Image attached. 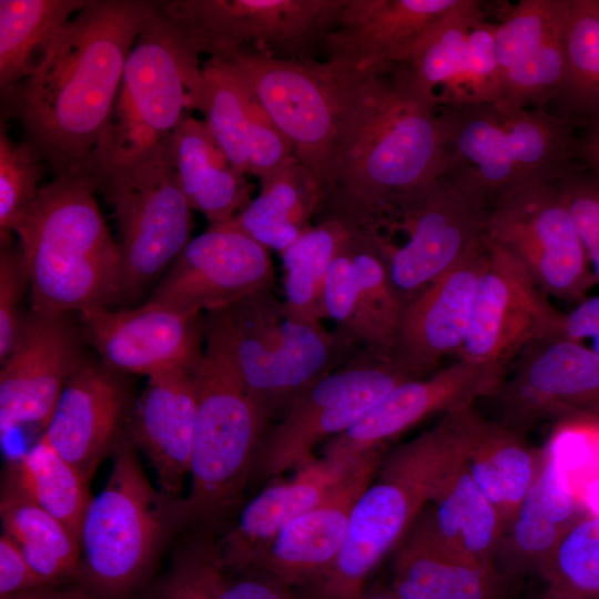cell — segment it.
I'll return each mask as SVG.
<instances>
[{"mask_svg":"<svg viewBox=\"0 0 599 599\" xmlns=\"http://www.w3.org/2000/svg\"><path fill=\"white\" fill-rule=\"evenodd\" d=\"M155 1L89 0L58 32L41 65L1 90L54 176L82 172L103 142L125 61Z\"/></svg>","mask_w":599,"mask_h":599,"instance_id":"1","label":"cell"},{"mask_svg":"<svg viewBox=\"0 0 599 599\" xmlns=\"http://www.w3.org/2000/svg\"><path fill=\"white\" fill-rule=\"evenodd\" d=\"M438 105L392 71L363 78L322 186L321 219L376 230L393 203L444 172Z\"/></svg>","mask_w":599,"mask_h":599,"instance_id":"2","label":"cell"},{"mask_svg":"<svg viewBox=\"0 0 599 599\" xmlns=\"http://www.w3.org/2000/svg\"><path fill=\"white\" fill-rule=\"evenodd\" d=\"M227 308V307H226ZM226 308L206 313L204 349L193 370L196 419L186 497L170 502L171 520L211 526L240 504L270 419L236 367Z\"/></svg>","mask_w":599,"mask_h":599,"instance_id":"3","label":"cell"},{"mask_svg":"<svg viewBox=\"0 0 599 599\" xmlns=\"http://www.w3.org/2000/svg\"><path fill=\"white\" fill-rule=\"evenodd\" d=\"M438 114L441 175L488 211L508 195L581 167L579 125L548 110L497 102L445 104Z\"/></svg>","mask_w":599,"mask_h":599,"instance_id":"4","label":"cell"},{"mask_svg":"<svg viewBox=\"0 0 599 599\" xmlns=\"http://www.w3.org/2000/svg\"><path fill=\"white\" fill-rule=\"evenodd\" d=\"M83 172L43 185L13 229L32 294V309L68 314L116 300L120 253Z\"/></svg>","mask_w":599,"mask_h":599,"instance_id":"5","label":"cell"},{"mask_svg":"<svg viewBox=\"0 0 599 599\" xmlns=\"http://www.w3.org/2000/svg\"><path fill=\"white\" fill-rule=\"evenodd\" d=\"M233 357L251 398L271 420L361 347L293 313L273 287L226 308Z\"/></svg>","mask_w":599,"mask_h":599,"instance_id":"6","label":"cell"},{"mask_svg":"<svg viewBox=\"0 0 599 599\" xmlns=\"http://www.w3.org/2000/svg\"><path fill=\"white\" fill-rule=\"evenodd\" d=\"M167 141L85 172L113 210L120 253L116 300L139 295L191 240L192 210Z\"/></svg>","mask_w":599,"mask_h":599,"instance_id":"7","label":"cell"},{"mask_svg":"<svg viewBox=\"0 0 599 599\" xmlns=\"http://www.w3.org/2000/svg\"><path fill=\"white\" fill-rule=\"evenodd\" d=\"M215 58L286 136L322 190L365 75L328 61L281 59L247 48Z\"/></svg>","mask_w":599,"mask_h":599,"instance_id":"8","label":"cell"},{"mask_svg":"<svg viewBox=\"0 0 599 599\" xmlns=\"http://www.w3.org/2000/svg\"><path fill=\"white\" fill-rule=\"evenodd\" d=\"M162 496L146 478L133 441L119 443L106 484L82 520L80 586L99 599H126L140 587L171 520Z\"/></svg>","mask_w":599,"mask_h":599,"instance_id":"9","label":"cell"},{"mask_svg":"<svg viewBox=\"0 0 599 599\" xmlns=\"http://www.w3.org/2000/svg\"><path fill=\"white\" fill-rule=\"evenodd\" d=\"M436 426L383 459L352 509L347 532L332 567L305 589V599H352L404 538L428 502Z\"/></svg>","mask_w":599,"mask_h":599,"instance_id":"10","label":"cell"},{"mask_svg":"<svg viewBox=\"0 0 599 599\" xmlns=\"http://www.w3.org/2000/svg\"><path fill=\"white\" fill-rule=\"evenodd\" d=\"M199 53L155 1L124 65L100 153L120 158L166 141L187 110Z\"/></svg>","mask_w":599,"mask_h":599,"instance_id":"11","label":"cell"},{"mask_svg":"<svg viewBox=\"0 0 599 599\" xmlns=\"http://www.w3.org/2000/svg\"><path fill=\"white\" fill-rule=\"evenodd\" d=\"M488 214L443 175L393 203L377 242L404 306L485 236Z\"/></svg>","mask_w":599,"mask_h":599,"instance_id":"12","label":"cell"},{"mask_svg":"<svg viewBox=\"0 0 599 599\" xmlns=\"http://www.w3.org/2000/svg\"><path fill=\"white\" fill-rule=\"evenodd\" d=\"M413 379L389 354L361 348L302 393L268 428L252 478H273L312 461L314 448L344 433L399 384Z\"/></svg>","mask_w":599,"mask_h":599,"instance_id":"13","label":"cell"},{"mask_svg":"<svg viewBox=\"0 0 599 599\" xmlns=\"http://www.w3.org/2000/svg\"><path fill=\"white\" fill-rule=\"evenodd\" d=\"M346 0L160 1L166 17L211 58L253 45L274 58L307 60L336 26Z\"/></svg>","mask_w":599,"mask_h":599,"instance_id":"14","label":"cell"},{"mask_svg":"<svg viewBox=\"0 0 599 599\" xmlns=\"http://www.w3.org/2000/svg\"><path fill=\"white\" fill-rule=\"evenodd\" d=\"M486 237L548 295L578 304L598 283L570 209L555 183L520 190L489 211Z\"/></svg>","mask_w":599,"mask_h":599,"instance_id":"15","label":"cell"},{"mask_svg":"<svg viewBox=\"0 0 599 599\" xmlns=\"http://www.w3.org/2000/svg\"><path fill=\"white\" fill-rule=\"evenodd\" d=\"M486 241L487 257L458 359L479 367L498 388L528 346L561 337L566 313L556 308L512 255Z\"/></svg>","mask_w":599,"mask_h":599,"instance_id":"16","label":"cell"},{"mask_svg":"<svg viewBox=\"0 0 599 599\" xmlns=\"http://www.w3.org/2000/svg\"><path fill=\"white\" fill-rule=\"evenodd\" d=\"M496 27L486 19L480 1L460 0L390 71L438 108L500 102Z\"/></svg>","mask_w":599,"mask_h":599,"instance_id":"17","label":"cell"},{"mask_svg":"<svg viewBox=\"0 0 599 599\" xmlns=\"http://www.w3.org/2000/svg\"><path fill=\"white\" fill-rule=\"evenodd\" d=\"M488 398L493 419L520 433L550 419L599 418V353L562 337L539 341Z\"/></svg>","mask_w":599,"mask_h":599,"instance_id":"18","label":"cell"},{"mask_svg":"<svg viewBox=\"0 0 599 599\" xmlns=\"http://www.w3.org/2000/svg\"><path fill=\"white\" fill-rule=\"evenodd\" d=\"M274 285L268 250L223 224L191 238L166 270L150 301L202 314L231 307Z\"/></svg>","mask_w":599,"mask_h":599,"instance_id":"19","label":"cell"},{"mask_svg":"<svg viewBox=\"0 0 599 599\" xmlns=\"http://www.w3.org/2000/svg\"><path fill=\"white\" fill-rule=\"evenodd\" d=\"M68 314L31 309L0 370V432L24 425L45 428L70 377L82 361Z\"/></svg>","mask_w":599,"mask_h":599,"instance_id":"20","label":"cell"},{"mask_svg":"<svg viewBox=\"0 0 599 599\" xmlns=\"http://www.w3.org/2000/svg\"><path fill=\"white\" fill-rule=\"evenodd\" d=\"M83 332L104 364L122 374L152 376L195 368L204 349V317L148 301L132 308L80 313Z\"/></svg>","mask_w":599,"mask_h":599,"instance_id":"21","label":"cell"},{"mask_svg":"<svg viewBox=\"0 0 599 599\" xmlns=\"http://www.w3.org/2000/svg\"><path fill=\"white\" fill-rule=\"evenodd\" d=\"M487 252L484 236L404 306L389 355L410 378L430 376L447 357L458 359Z\"/></svg>","mask_w":599,"mask_h":599,"instance_id":"22","label":"cell"},{"mask_svg":"<svg viewBox=\"0 0 599 599\" xmlns=\"http://www.w3.org/2000/svg\"><path fill=\"white\" fill-rule=\"evenodd\" d=\"M569 0H520L497 23L500 103L548 110L564 77V28Z\"/></svg>","mask_w":599,"mask_h":599,"instance_id":"23","label":"cell"},{"mask_svg":"<svg viewBox=\"0 0 599 599\" xmlns=\"http://www.w3.org/2000/svg\"><path fill=\"white\" fill-rule=\"evenodd\" d=\"M496 388L479 367L457 359L430 376L396 386L344 433L329 439L323 456L359 457L434 414L444 415L490 397Z\"/></svg>","mask_w":599,"mask_h":599,"instance_id":"24","label":"cell"},{"mask_svg":"<svg viewBox=\"0 0 599 599\" xmlns=\"http://www.w3.org/2000/svg\"><path fill=\"white\" fill-rule=\"evenodd\" d=\"M126 408V389L119 373L82 358L41 436L89 484L120 443Z\"/></svg>","mask_w":599,"mask_h":599,"instance_id":"25","label":"cell"},{"mask_svg":"<svg viewBox=\"0 0 599 599\" xmlns=\"http://www.w3.org/2000/svg\"><path fill=\"white\" fill-rule=\"evenodd\" d=\"M460 0H346L324 47L328 62L358 74L389 71Z\"/></svg>","mask_w":599,"mask_h":599,"instance_id":"26","label":"cell"},{"mask_svg":"<svg viewBox=\"0 0 599 599\" xmlns=\"http://www.w3.org/2000/svg\"><path fill=\"white\" fill-rule=\"evenodd\" d=\"M383 459L384 447L367 453L337 490L282 528L253 569L302 591L317 581L336 560L355 501Z\"/></svg>","mask_w":599,"mask_h":599,"instance_id":"27","label":"cell"},{"mask_svg":"<svg viewBox=\"0 0 599 599\" xmlns=\"http://www.w3.org/2000/svg\"><path fill=\"white\" fill-rule=\"evenodd\" d=\"M366 454L356 458L315 457L288 480L264 487L216 541L224 569H253L282 528L337 490Z\"/></svg>","mask_w":599,"mask_h":599,"instance_id":"28","label":"cell"},{"mask_svg":"<svg viewBox=\"0 0 599 599\" xmlns=\"http://www.w3.org/2000/svg\"><path fill=\"white\" fill-rule=\"evenodd\" d=\"M436 426L428 502L418 518L447 544L496 569L505 525L470 477L446 414Z\"/></svg>","mask_w":599,"mask_h":599,"instance_id":"29","label":"cell"},{"mask_svg":"<svg viewBox=\"0 0 599 599\" xmlns=\"http://www.w3.org/2000/svg\"><path fill=\"white\" fill-rule=\"evenodd\" d=\"M474 404L446 415L470 477L506 530L537 475L542 450L522 433L479 414Z\"/></svg>","mask_w":599,"mask_h":599,"instance_id":"30","label":"cell"},{"mask_svg":"<svg viewBox=\"0 0 599 599\" xmlns=\"http://www.w3.org/2000/svg\"><path fill=\"white\" fill-rule=\"evenodd\" d=\"M194 368L148 377L133 415L132 441L152 465L162 495L171 499L190 475L196 419Z\"/></svg>","mask_w":599,"mask_h":599,"instance_id":"31","label":"cell"},{"mask_svg":"<svg viewBox=\"0 0 599 599\" xmlns=\"http://www.w3.org/2000/svg\"><path fill=\"white\" fill-rule=\"evenodd\" d=\"M582 512L567 467L552 444L542 449L537 475L505 530L495 568L505 579L540 571L561 536Z\"/></svg>","mask_w":599,"mask_h":599,"instance_id":"32","label":"cell"},{"mask_svg":"<svg viewBox=\"0 0 599 599\" xmlns=\"http://www.w3.org/2000/svg\"><path fill=\"white\" fill-rule=\"evenodd\" d=\"M505 580L417 517L399 542L390 587L405 599H499Z\"/></svg>","mask_w":599,"mask_h":599,"instance_id":"33","label":"cell"},{"mask_svg":"<svg viewBox=\"0 0 599 599\" xmlns=\"http://www.w3.org/2000/svg\"><path fill=\"white\" fill-rule=\"evenodd\" d=\"M167 145L191 210L210 225L232 220L250 203L252 185L232 167L204 121L186 114Z\"/></svg>","mask_w":599,"mask_h":599,"instance_id":"34","label":"cell"},{"mask_svg":"<svg viewBox=\"0 0 599 599\" xmlns=\"http://www.w3.org/2000/svg\"><path fill=\"white\" fill-rule=\"evenodd\" d=\"M260 182L257 196L222 224L281 253L313 225L321 210L322 190L295 156Z\"/></svg>","mask_w":599,"mask_h":599,"instance_id":"35","label":"cell"},{"mask_svg":"<svg viewBox=\"0 0 599 599\" xmlns=\"http://www.w3.org/2000/svg\"><path fill=\"white\" fill-rule=\"evenodd\" d=\"M0 517L3 534L16 542L47 586L79 580V538L10 483L1 494Z\"/></svg>","mask_w":599,"mask_h":599,"instance_id":"36","label":"cell"},{"mask_svg":"<svg viewBox=\"0 0 599 599\" xmlns=\"http://www.w3.org/2000/svg\"><path fill=\"white\" fill-rule=\"evenodd\" d=\"M89 0H1L0 87L31 75L62 27Z\"/></svg>","mask_w":599,"mask_h":599,"instance_id":"37","label":"cell"},{"mask_svg":"<svg viewBox=\"0 0 599 599\" xmlns=\"http://www.w3.org/2000/svg\"><path fill=\"white\" fill-rule=\"evenodd\" d=\"M548 112L580 129L599 120V0H569L562 87Z\"/></svg>","mask_w":599,"mask_h":599,"instance_id":"38","label":"cell"},{"mask_svg":"<svg viewBox=\"0 0 599 599\" xmlns=\"http://www.w3.org/2000/svg\"><path fill=\"white\" fill-rule=\"evenodd\" d=\"M250 94L227 65L210 58L200 70L187 95V109H197L232 167L247 173Z\"/></svg>","mask_w":599,"mask_h":599,"instance_id":"39","label":"cell"},{"mask_svg":"<svg viewBox=\"0 0 599 599\" xmlns=\"http://www.w3.org/2000/svg\"><path fill=\"white\" fill-rule=\"evenodd\" d=\"M8 483L63 522L80 540L82 520L92 498L89 484L42 436L14 461Z\"/></svg>","mask_w":599,"mask_h":599,"instance_id":"40","label":"cell"},{"mask_svg":"<svg viewBox=\"0 0 599 599\" xmlns=\"http://www.w3.org/2000/svg\"><path fill=\"white\" fill-rule=\"evenodd\" d=\"M351 229L336 219L317 220L281 252L284 302L296 315L322 322L323 293L329 265Z\"/></svg>","mask_w":599,"mask_h":599,"instance_id":"41","label":"cell"},{"mask_svg":"<svg viewBox=\"0 0 599 599\" xmlns=\"http://www.w3.org/2000/svg\"><path fill=\"white\" fill-rule=\"evenodd\" d=\"M539 573L558 599H599V512H583L570 525Z\"/></svg>","mask_w":599,"mask_h":599,"instance_id":"42","label":"cell"},{"mask_svg":"<svg viewBox=\"0 0 599 599\" xmlns=\"http://www.w3.org/2000/svg\"><path fill=\"white\" fill-rule=\"evenodd\" d=\"M347 238L336 252L327 272L323 293L324 317L332 319L336 325L335 331L356 346L389 354L392 339L376 319L357 284L346 247Z\"/></svg>","mask_w":599,"mask_h":599,"instance_id":"43","label":"cell"},{"mask_svg":"<svg viewBox=\"0 0 599 599\" xmlns=\"http://www.w3.org/2000/svg\"><path fill=\"white\" fill-rule=\"evenodd\" d=\"M43 160L30 143L14 142L0 131V242H12L16 224L37 199Z\"/></svg>","mask_w":599,"mask_h":599,"instance_id":"44","label":"cell"},{"mask_svg":"<svg viewBox=\"0 0 599 599\" xmlns=\"http://www.w3.org/2000/svg\"><path fill=\"white\" fill-rule=\"evenodd\" d=\"M224 573L216 541L200 538L176 557L149 599H216Z\"/></svg>","mask_w":599,"mask_h":599,"instance_id":"45","label":"cell"},{"mask_svg":"<svg viewBox=\"0 0 599 599\" xmlns=\"http://www.w3.org/2000/svg\"><path fill=\"white\" fill-rule=\"evenodd\" d=\"M564 195L599 283V184L582 169L554 182Z\"/></svg>","mask_w":599,"mask_h":599,"instance_id":"46","label":"cell"},{"mask_svg":"<svg viewBox=\"0 0 599 599\" xmlns=\"http://www.w3.org/2000/svg\"><path fill=\"white\" fill-rule=\"evenodd\" d=\"M250 99L247 173L261 181L283 167L294 158V152L290 141L261 105L251 95Z\"/></svg>","mask_w":599,"mask_h":599,"instance_id":"47","label":"cell"},{"mask_svg":"<svg viewBox=\"0 0 599 599\" xmlns=\"http://www.w3.org/2000/svg\"><path fill=\"white\" fill-rule=\"evenodd\" d=\"M29 276L18 246L12 242L1 244L0 250V361L3 363L14 345L21 315L22 294Z\"/></svg>","mask_w":599,"mask_h":599,"instance_id":"48","label":"cell"},{"mask_svg":"<svg viewBox=\"0 0 599 599\" xmlns=\"http://www.w3.org/2000/svg\"><path fill=\"white\" fill-rule=\"evenodd\" d=\"M233 573L234 577H229L225 571L216 599H298L294 589L262 570L247 569Z\"/></svg>","mask_w":599,"mask_h":599,"instance_id":"49","label":"cell"},{"mask_svg":"<svg viewBox=\"0 0 599 599\" xmlns=\"http://www.w3.org/2000/svg\"><path fill=\"white\" fill-rule=\"evenodd\" d=\"M49 587L33 570L16 542L0 537V599Z\"/></svg>","mask_w":599,"mask_h":599,"instance_id":"50","label":"cell"},{"mask_svg":"<svg viewBox=\"0 0 599 599\" xmlns=\"http://www.w3.org/2000/svg\"><path fill=\"white\" fill-rule=\"evenodd\" d=\"M599 336V295L587 297L566 313L562 338L582 343Z\"/></svg>","mask_w":599,"mask_h":599,"instance_id":"51","label":"cell"},{"mask_svg":"<svg viewBox=\"0 0 599 599\" xmlns=\"http://www.w3.org/2000/svg\"><path fill=\"white\" fill-rule=\"evenodd\" d=\"M578 162L599 184V120L589 122L580 129Z\"/></svg>","mask_w":599,"mask_h":599,"instance_id":"52","label":"cell"},{"mask_svg":"<svg viewBox=\"0 0 599 599\" xmlns=\"http://www.w3.org/2000/svg\"><path fill=\"white\" fill-rule=\"evenodd\" d=\"M58 587H44L2 599H99L82 586L69 589Z\"/></svg>","mask_w":599,"mask_h":599,"instance_id":"53","label":"cell"},{"mask_svg":"<svg viewBox=\"0 0 599 599\" xmlns=\"http://www.w3.org/2000/svg\"><path fill=\"white\" fill-rule=\"evenodd\" d=\"M352 599H405L397 591H395L390 585H376L367 588L358 596Z\"/></svg>","mask_w":599,"mask_h":599,"instance_id":"54","label":"cell"},{"mask_svg":"<svg viewBox=\"0 0 599 599\" xmlns=\"http://www.w3.org/2000/svg\"><path fill=\"white\" fill-rule=\"evenodd\" d=\"M591 348L595 352L599 353V336L592 339Z\"/></svg>","mask_w":599,"mask_h":599,"instance_id":"55","label":"cell"},{"mask_svg":"<svg viewBox=\"0 0 599 599\" xmlns=\"http://www.w3.org/2000/svg\"><path fill=\"white\" fill-rule=\"evenodd\" d=\"M537 599H558L555 596L550 595L549 592L545 591L539 598Z\"/></svg>","mask_w":599,"mask_h":599,"instance_id":"56","label":"cell"}]
</instances>
